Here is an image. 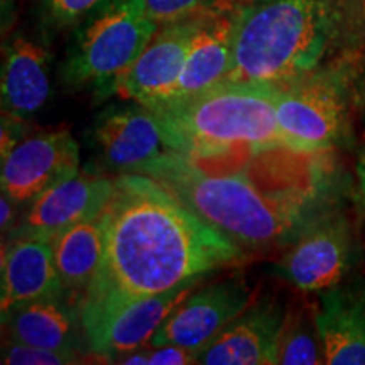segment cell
Masks as SVG:
<instances>
[{
  "mask_svg": "<svg viewBox=\"0 0 365 365\" xmlns=\"http://www.w3.org/2000/svg\"><path fill=\"white\" fill-rule=\"evenodd\" d=\"M102 218V262L80 303L85 341L134 301L245 259L239 244L143 173L117 175Z\"/></svg>",
  "mask_w": 365,
  "mask_h": 365,
  "instance_id": "obj_1",
  "label": "cell"
},
{
  "mask_svg": "<svg viewBox=\"0 0 365 365\" xmlns=\"http://www.w3.org/2000/svg\"><path fill=\"white\" fill-rule=\"evenodd\" d=\"M318 153L262 148L186 156L171 153L143 170L242 249L289 240L314 220Z\"/></svg>",
  "mask_w": 365,
  "mask_h": 365,
  "instance_id": "obj_2",
  "label": "cell"
},
{
  "mask_svg": "<svg viewBox=\"0 0 365 365\" xmlns=\"http://www.w3.org/2000/svg\"><path fill=\"white\" fill-rule=\"evenodd\" d=\"M339 34V0H247L235 7L227 81L293 83L317 70Z\"/></svg>",
  "mask_w": 365,
  "mask_h": 365,
  "instance_id": "obj_3",
  "label": "cell"
},
{
  "mask_svg": "<svg viewBox=\"0 0 365 365\" xmlns=\"http://www.w3.org/2000/svg\"><path fill=\"white\" fill-rule=\"evenodd\" d=\"M276 88L225 80L188 98L149 108L161 118L175 153L186 156L262 148L293 149L277 122Z\"/></svg>",
  "mask_w": 365,
  "mask_h": 365,
  "instance_id": "obj_4",
  "label": "cell"
},
{
  "mask_svg": "<svg viewBox=\"0 0 365 365\" xmlns=\"http://www.w3.org/2000/svg\"><path fill=\"white\" fill-rule=\"evenodd\" d=\"M143 0H105L73 29L59 75L73 88L113 86L158 33Z\"/></svg>",
  "mask_w": 365,
  "mask_h": 365,
  "instance_id": "obj_5",
  "label": "cell"
},
{
  "mask_svg": "<svg viewBox=\"0 0 365 365\" xmlns=\"http://www.w3.org/2000/svg\"><path fill=\"white\" fill-rule=\"evenodd\" d=\"M277 122L293 149L322 153L344 139L349 124V95L341 73H309L277 86L274 97Z\"/></svg>",
  "mask_w": 365,
  "mask_h": 365,
  "instance_id": "obj_6",
  "label": "cell"
},
{
  "mask_svg": "<svg viewBox=\"0 0 365 365\" xmlns=\"http://www.w3.org/2000/svg\"><path fill=\"white\" fill-rule=\"evenodd\" d=\"M359 257L357 235L341 213H325L308 223L276 264L282 279L304 293H322L344 282Z\"/></svg>",
  "mask_w": 365,
  "mask_h": 365,
  "instance_id": "obj_7",
  "label": "cell"
},
{
  "mask_svg": "<svg viewBox=\"0 0 365 365\" xmlns=\"http://www.w3.org/2000/svg\"><path fill=\"white\" fill-rule=\"evenodd\" d=\"M95 156L105 171L143 173L154 159L175 153L158 113L145 105H110L95 118L90 130Z\"/></svg>",
  "mask_w": 365,
  "mask_h": 365,
  "instance_id": "obj_8",
  "label": "cell"
},
{
  "mask_svg": "<svg viewBox=\"0 0 365 365\" xmlns=\"http://www.w3.org/2000/svg\"><path fill=\"white\" fill-rule=\"evenodd\" d=\"M193 291L159 327L148 345H178L198 354L252 303V289L242 276Z\"/></svg>",
  "mask_w": 365,
  "mask_h": 365,
  "instance_id": "obj_9",
  "label": "cell"
},
{
  "mask_svg": "<svg viewBox=\"0 0 365 365\" xmlns=\"http://www.w3.org/2000/svg\"><path fill=\"white\" fill-rule=\"evenodd\" d=\"M115 178L98 173H78L59 181L31 200V207L7 232L9 240L44 239L51 240L68 228L93 220L110 202Z\"/></svg>",
  "mask_w": 365,
  "mask_h": 365,
  "instance_id": "obj_10",
  "label": "cell"
},
{
  "mask_svg": "<svg viewBox=\"0 0 365 365\" xmlns=\"http://www.w3.org/2000/svg\"><path fill=\"white\" fill-rule=\"evenodd\" d=\"M80 173V148L70 130L41 132L2 154V193L27 203L59 181Z\"/></svg>",
  "mask_w": 365,
  "mask_h": 365,
  "instance_id": "obj_11",
  "label": "cell"
},
{
  "mask_svg": "<svg viewBox=\"0 0 365 365\" xmlns=\"http://www.w3.org/2000/svg\"><path fill=\"white\" fill-rule=\"evenodd\" d=\"M205 16L159 26L144 51L118 78L113 93L145 107L166 102L180 80L190 46Z\"/></svg>",
  "mask_w": 365,
  "mask_h": 365,
  "instance_id": "obj_12",
  "label": "cell"
},
{
  "mask_svg": "<svg viewBox=\"0 0 365 365\" xmlns=\"http://www.w3.org/2000/svg\"><path fill=\"white\" fill-rule=\"evenodd\" d=\"M286 312L284 304L269 296L252 301L215 339L196 354L198 364H274L277 339L284 325Z\"/></svg>",
  "mask_w": 365,
  "mask_h": 365,
  "instance_id": "obj_13",
  "label": "cell"
},
{
  "mask_svg": "<svg viewBox=\"0 0 365 365\" xmlns=\"http://www.w3.org/2000/svg\"><path fill=\"white\" fill-rule=\"evenodd\" d=\"M328 365H365V281L322 291L314 312Z\"/></svg>",
  "mask_w": 365,
  "mask_h": 365,
  "instance_id": "obj_14",
  "label": "cell"
},
{
  "mask_svg": "<svg viewBox=\"0 0 365 365\" xmlns=\"http://www.w3.org/2000/svg\"><path fill=\"white\" fill-rule=\"evenodd\" d=\"M51 53L44 41L17 33L4 48V115L24 122L38 113L51 93Z\"/></svg>",
  "mask_w": 365,
  "mask_h": 365,
  "instance_id": "obj_15",
  "label": "cell"
},
{
  "mask_svg": "<svg viewBox=\"0 0 365 365\" xmlns=\"http://www.w3.org/2000/svg\"><path fill=\"white\" fill-rule=\"evenodd\" d=\"M203 281L205 277L188 281L166 293L134 301L113 314L98 331H95L86 340L88 350L100 357L115 360L120 355L148 345L159 327L180 307L181 301Z\"/></svg>",
  "mask_w": 365,
  "mask_h": 365,
  "instance_id": "obj_16",
  "label": "cell"
},
{
  "mask_svg": "<svg viewBox=\"0 0 365 365\" xmlns=\"http://www.w3.org/2000/svg\"><path fill=\"white\" fill-rule=\"evenodd\" d=\"M234 31L235 7L218 9L205 16L190 46L180 80L166 102L188 98L227 80L234 61Z\"/></svg>",
  "mask_w": 365,
  "mask_h": 365,
  "instance_id": "obj_17",
  "label": "cell"
},
{
  "mask_svg": "<svg viewBox=\"0 0 365 365\" xmlns=\"http://www.w3.org/2000/svg\"><path fill=\"white\" fill-rule=\"evenodd\" d=\"M63 294L51 242L31 237L9 240L2 252V317L27 301Z\"/></svg>",
  "mask_w": 365,
  "mask_h": 365,
  "instance_id": "obj_18",
  "label": "cell"
},
{
  "mask_svg": "<svg viewBox=\"0 0 365 365\" xmlns=\"http://www.w3.org/2000/svg\"><path fill=\"white\" fill-rule=\"evenodd\" d=\"M9 339L19 344L56 350L78 357L81 333L85 335L81 312L63 296L27 301L2 317Z\"/></svg>",
  "mask_w": 365,
  "mask_h": 365,
  "instance_id": "obj_19",
  "label": "cell"
},
{
  "mask_svg": "<svg viewBox=\"0 0 365 365\" xmlns=\"http://www.w3.org/2000/svg\"><path fill=\"white\" fill-rule=\"evenodd\" d=\"M49 242L53 245L54 264L65 291H81L85 294L102 262V215L68 228Z\"/></svg>",
  "mask_w": 365,
  "mask_h": 365,
  "instance_id": "obj_20",
  "label": "cell"
},
{
  "mask_svg": "<svg viewBox=\"0 0 365 365\" xmlns=\"http://www.w3.org/2000/svg\"><path fill=\"white\" fill-rule=\"evenodd\" d=\"M274 364H325L314 313L309 314L304 308L287 309L284 325H282L279 339H277Z\"/></svg>",
  "mask_w": 365,
  "mask_h": 365,
  "instance_id": "obj_21",
  "label": "cell"
},
{
  "mask_svg": "<svg viewBox=\"0 0 365 365\" xmlns=\"http://www.w3.org/2000/svg\"><path fill=\"white\" fill-rule=\"evenodd\" d=\"M105 0H36L39 22L48 31L75 29Z\"/></svg>",
  "mask_w": 365,
  "mask_h": 365,
  "instance_id": "obj_22",
  "label": "cell"
},
{
  "mask_svg": "<svg viewBox=\"0 0 365 365\" xmlns=\"http://www.w3.org/2000/svg\"><path fill=\"white\" fill-rule=\"evenodd\" d=\"M143 6L159 26L230 7L227 0H143Z\"/></svg>",
  "mask_w": 365,
  "mask_h": 365,
  "instance_id": "obj_23",
  "label": "cell"
},
{
  "mask_svg": "<svg viewBox=\"0 0 365 365\" xmlns=\"http://www.w3.org/2000/svg\"><path fill=\"white\" fill-rule=\"evenodd\" d=\"M73 362H80L78 357L12 340L2 349V364L7 365H65Z\"/></svg>",
  "mask_w": 365,
  "mask_h": 365,
  "instance_id": "obj_24",
  "label": "cell"
},
{
  "mask_svg": "<svg viewBox=\"0 0 365 365\" xmlns=\"http://www.w3.org/2000/svg\"><path fill=\"white\" fill-rule=\"evenodd\" d=\"M113 362L127 365H178V364H198L196 352L182 349L178 345H161L150 346L149 350H134V352L124 354L117 357Z\"/></svg>",
  "mask_w": 365,
  "mask_h": 365,
  "instance_id": "obj_25",
  "label": "cell"
},
{
  "mask_svg": "<svg viewBox=\"0 0 365 365\" xmlns=\"http://www.w3.org/2000/svg\"><path fill=\"white\" fill-rule=\"evenodd\" d=\"M340 33L365 39V0H339Z\"/></svg>",
  "mask_w": 365,
  "mask_h": 365,
  "instance_id": "obj_26",
  "label": "cell"
},
{
  "mask_svg": "<svg viewBox=\"0 0 365 365\" xmlns=\"http://www.w3.org/2000/svg\"><path fill=\"white\" fill-rule=\"evenodd\" d=\"M2 232L6 234V230L9 232L14 225V218H16V207H19V203L14 202L11 196H7L6 193H2Z\"/></svg>",
  "mask_w": 365,
  "mask_h": 365,
  "instance_id": "obj_27",
  "label": "cell"
},
{
  "mask_svg": "<svg viewBox=\"0 0 365 365\" xmlns=\"http://www.w3.org/2000/svg\"><path fill=\"white\" fill-rule=\"evenodd\" d=\"M355 173H357V188H359V198L362 207L365 208V148L360 154L357 168H355Z\"/></svg>",
  "mask_w": 365,
  "mask_h": 365,
  "instance_id": "obj_28",
  "label": "cell"
},
{
  "mask_svg": "<svg viewBox=\"0 0 365 365\" xmlns=\"http://www.w3.org/2000/svg\"><path fill=\"white\" fill-rule=\"evenodd\" d=\"M244 2H247V0H227V4L230 7H237V6H240V4H244Z\"/></svg>",
  "mask_w": 365,
  "mask_h": 365,
  "instance_id": "obj_29",
  "label": "cell"
}]
</instances>
